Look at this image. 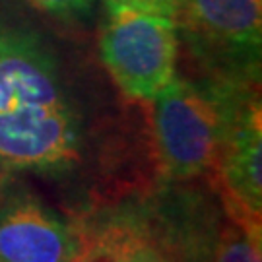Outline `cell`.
<instances>
[{
	"label": "cell",
	"instance_id": "8992f818",
	"mask_svg": "<svg viewBox=\"0 0 262 262\" xmlns=\"http://www.w3.org/2000/svg\"><path fill=\"white\" fill-rule=\"evenodd\" d=\"M82 239L31 192L0 194V262H72Z\"/></svg>",
	"mask_w": 262,
	"mask_h": 262
},
{
	"label": "cell",
	"instance_id": "8fae6325",
	"mask_svg": "<svg viewBox=\"0 0 262 262\" xmlns=\"http://www.w3.org/2000/svg\"><path fill=\"white\" fill-rule=\"evenodd\" d=\"M72 262H111L109 247L99 231H95L94 235H85Z\"/></svg>",
	"mask_w": 262,
	"mask_h": 262
},
{
	"label": "cell",
	"instance_id": "6da1fadb",
	"mask_svg": "<svg viewBox=\"0 0 262 262\" xmlns=\"http://www.w3.org/2000/svg\"><path fill=\"white\" fill-rule=\"evenodd\" d=\"M258 84L196 70L175 74L151 101V138L161 179L188 183L210 177L237 113Z\"/></svg>",
	"mask_w": 262,
	"mask_h": 262
},
{
	"label": "cell",
	"instance_id": "5b68a950",
	"mask_svg": "<svg viewBox=\"0 0 262 262\" xmlns=\"http://www.w3.org/2000/svg\"><path fill=\"white\" fill-rule=\"evenodd\" d=\"M262 111L260 95L237 113L210 175L227 220L245 231L262 233Z\"/></svg>",
	"mask_w": 262,
	"mask_h": 262
},
{
	"label": "cell",
	"instance_id": "30bf717a",
	"mask_svg": "<svg viewBox=\"0 0 262 262\" xmlns=\"http://www.w3.org/2000/svg\"><path fill=\"white\" fill-rule=\"evenodd\" d=\"M105 10L130 8L144 10V12H158V14H169L177 19L179 2L181 0H101Z\"/></svg>",
	"mask_w": 262,
	"mask_h": 262
},
{
	"label": "cell",
	"instance_id": "7a4b0ae2",
	"mask_svg": "<svg viewBox=\"0 0 262 262\" xmlns=\"http://www.w3.org/2000/svg\"><path fill=\"white\" fill-rule=\"evenodd\" d=\"M82 113L53 39L0 2V122Z\"/></svg>",
	"mask_w": 262,
	"mask_h": 262
},
{
	"label": "cell",
	"instance_id": "3957f363",
	"mask_svg": "<svg viewBox=\"0 0 262 262\" xmlns=\"http://www.w3.org/2000/svg\"><path fill=\"white\" fill-rule=\"evenodd\" d=\"M177 28L196 70L260 84L262 0H181Z\"/></svg>",
	"mask_w": 262,
	"mask_h": 262
},
{
	"label": "cell",
	"instance_id": "7c38bea8",
	"mask_svg": "<svg viewBox=\"0 0 262 262\" xmlns=\"http://www.w3.org/2000/svg\"><path fill=\"white\" fill-rule=\"evenodd\" d=\"M4 171H6V169H4V165L0 163V190H2V175H4Z\"/></svg>",
	"mask_w": 262,
	"mask_h": 262
},
{
	"label": "cell",
	"instance_id": "9c48e42d",
	"mask_svg": "<svg viewBox=\"0 0 262 262\" xmlns=\"http://www.w3.org/2000/svg\"><path fill=\"white\" fill-rule=\"evenodd\" d=\"M26 2L51 18L74 21L88 18L92 14L95 0H26Z\"/></svg>",
	"mask_w": 262,
	"mask_h": 262
},
{
	"label": "cell",
	"instance_id": "277c9868",
	"mask_svg": "<svg viewBox=\"0 0 262 262\" xmlns=\"http://www.w3.org/2000/svg\"><path fill=\"white\" fill-rule=\"evenodd\" d=\"M179 28L169 14L107 10L99 33L105 70L130 101L151 103L177 74Z\"/></svg>",
	"mask_w": 262,
	"mask_h": 262
},
{
	"label": "cell",
	"instance_id": "52a82bcc",
	"mask_svg": "<svg viewBox=\"0 0 262 262\" xmlns=\"http://www.w3.org/2000/svg\"><path fill=\"white\" fill-rule=\"evenodd\" d=\"M111 262H183V254L140 214H122L99 229Z\"/></svg>",
	"mask_w": 262,
	"mask_h": 262
},
{
	"label": "cell",
	"instance_id": "ba28073f",
	"mask_svg": "<svg viewBox=\"0 0 262 262\" xmlns=\"http://www.w3.org/2000/svg\"><path fill=\"white\" fill-rule=\"evenodd\" d=\"M212 262H262V233L245 231L227 220L214 245Z\"/></svg>",
	"mask_w": 262,
	"mask_h": 262
}]
</instances>
